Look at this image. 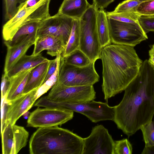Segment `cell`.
I'll return each instance as SVG.
<instances>
[{
	"label": "cell",
	"mask_w": 154,
	"mask_h": 154,
	"mask_svg": "<svg viewBox=\"0 0 154 154\" xmlns=\"http://www.w3.org/2000/svg\"><path fill=\"white\" fill-rule=\"evenodd\" d=\"M124 91L122 100L114 106L113 121L130 137L152 121L154 115V69L147 60Z\"/></svg>",
	"instance_id": "cell-1"
},
{
	"label": "cell",
	"mask_w": 154,
	"mask_h": 154,
	"mask_svg": "<svg viewBox=\"0 0 154 154\" xmlns=\"http://www.w3.org/2000/svg\"><path fill=\"white\" fill-rule=\"evenodd\" d=\"M102 89L104 99L124 91L139 73L143 63L134 47L111 43L101 48Z\"/></svg>",
	"instance_id": "cell-2"
},
{
	"label": "cell",
	"mask_w": 154,
	"mask_h": 154,
	"mask_svg": "<svg viewBox=\"0 0 154 154\" xmlns=\"http://www.w3.org/2000/svg\"><path fill=\"white\" fill-rule=\"evenodd\" d=\"M31 154H82L83 138L54 126L39 128L29 141Z\"/></svg>",
	"instance_id": "cell-3"
},
{
	"label": "cell",
	"mask_w": 154,
	"mask_h": 154,
	"mask_svg": "<svg viewBox=\"0 0 154 154\" xmlns=\"http://www.w3.org/2000/svg\"><path fill=\"white\" fill-rule=\"evenodd\" d=\"M38 107L58 108L72 111L82 114L94 123L103 121H113L114 106L106 103L93 100L84 103H73L51 101L45 96L42 97L34 104Z\"/></svg>",
	"instance_id": "cell-4"
},
{
	"label": "cell",
	"mask_w": 154,
	"mask_h": 154,
	"mask_svg": "<svg viewBox=\"0 0 154 154\" xmlns=\"http://www.w3.org/2000/svg\"><path fill=\"white\" fill-rule=\"evenodd\" d=\"M97 10L92 5L80 19L79 49L85 54L91 62L100 59L102 48L97 27Z\"/></svg>",
	"instance_id": "cell-5"
},
{
	"label": "cell",
	"mask_w": 154,
	"mask_h": 154,
	"mask_svg": "<svg viewBox=\"0 0 154 154\" xmlns=\"http://www.w3.org/2000/svg\"><path fill=\"white\" fill-rule=\"evenodd\" d=\"M51 0H42L29 7H17L15 14L4 25L2 33L5 41H10L23 25L32 22H40L51 16L49 5Z\"/></svg>",
	"instance_id": "cell-6"
},
{
	"label": "cell",
	"mask_w": 154,
	"mask_h": 154,
	"mask_svg": "<svg viewBox=\"0 0 154 154\" xmlns=\"http://www.w3.org/2000/svg\"><path fill=\"white\" fill-rule=\"evenodd\" d=\"M95 62L79 67L64 62L62 56L58 80L56 83L68 86L93 85L99 80L95 67Z\"/></svg>",
	"instance_id": "cell-7"
},
{
	"label": "cell",
	"mask_w": 154,
	"mask_h": 154,
	"mask_svg": "<svg viewBox=\"0 0 154 154\" xmlns=\"http://www.w3.org/2000/svg\"><path fill=\"white\" fill-rule=\"evenodd\" d=\"M108 20L112 43L134 47L148 38L139 23L123 22L108 17Z\"/></svg>",
	"instance_id": "cell-8"
},
{
	"label": "cell",
	"mask_w": 154,
	"mask_h": 154,
	"mask_svg": "<svg viewBox=\"0 0 154 154\" xmlns=\"http://www.w3.org/2000/svg\"><path fill=\"white\" fill-rule=\"evenodd\" d=\"M96 94L93 85L68 86L56 83L45 97L51 101L80 103L94 100Z\"/></svg>",
	"instance_id": "cell-9"
},
{
	"label": "cell",
	"mask_w": 154,
	"mask_h": 154,
	"mask_svg": "<svg viewBox=\"0 0 154 154\" xmlns=\"http://www.w3.org/2000/svg\"><path fill=\"white\" fill-rule=\"evenodd\" d=\"M39 107L31 112L27 121V126L41 128L58 126L72 119L73 112L58 108Z\"/></svg>",
	"instance_id": "cell-10"
},
{
	"label": "cell",
	"mask_w": 154,
	"mask_h": 154,
	"mask_svg": "<svg viewBox=\"0 0 154 154\" xmlns=\"http://www.w3.org/2000/svg\"><path fill=\"white\" fill-rule=\"evenodd\" d=\"M73 19L58 12L39 23L36 38L52 35L60 38L66 45L71 32Z\"/></svg>",
	"instance_id": "cell-11"
},
{
	"label": "cell",
	"mask_w": 154,
	"mask_h": 154,
	"mask_svg": "<svg viewBox=\"0 0 154 154\" xmlns=\"http://www.w3.org/2000/svg\"><path fill=\"white\" fill-rule=\"evenodd\" d=\"M114 141L103 125L95 126L90 135L83 138L82 154H114Z\"/></svg>",
	"instance_id": "cell-12"
},
{
	"label": "cell",
	"mask_w": 154,
	"mask_h": 154,
	"mask_svg": "<svg viewBox=\"0 0 154 154\" xmlns=\"http://www.w3.org/2000/svg\"><path fill=\"white\" fill-rule=\"evenodd\" d=\"M1 134L3 154H17L27 145L29 133L23 127L9 124Z\"/></svg>",
	"instance_id": "cell-13"
},
{
	"label": "cell",
	"mask_w": 154,
	"mask_h": 154,
	"mask_svg": "<svg viewBox=\"0 0 154 154\" xmlns=\"http://www.w3.org/2000/svg\"><path fill=\"white\" fill-rule=\"evenodd\" d=\"M39 88L23 94L7 103L4 126L15 124L18 119L33 106L38 98Z\"/></svg>",
	"instance_id": "cell-14"
},
{
	"label": "cell",
	"mask_w": 154,
	"mask_h": 154,
	"mask_svg": "<svg viewBox=\"0 0 154 154\" xmlns=\"http://www.w3.org/2000/svg\"><path fill=\"white\" fill-rule=\"evenodd\" d=\"M32 54L36 55L44 50L52 57L62 54L66 46L59 38L52 35H45L37 38Z\"/></svg>",
	"instance_id": "cell-15"
},
{
	"label": "cell",
	"mask_w": 154,
	"mask_h": 154,
	"mask_svg": "<svg viewBox=\"0 0 154 154\" xmlns=\"http://www.w3.org/2000/svg\"><path fill=\"white\" fill-rule=\"evenodd\" d=\"M36 38V35H29L18 44L7 48L4 73L7 74L18 61L26 54L30 47L34 44Z\"/></svg>",
	"instance_id": "cell-16"
},
{
	"label": "cell",
	"mask_w": 154,
	"mask_h": 154,
	"mask_svg": "<svg viewBox=\"0 0 154 154\" xmlns=\"http://www.w3.org/2000/svg\"><path fill=\"white\" fill-rule=\"evenodd\" d=\"M91 5L87 0H64L58 12L73 19L80 20Z\"/></svg>",
	"instance_id": "cell-17"
},
{
	"label": "cell",
	"mask_w": 154,
	"mask_h": 154,
	"mask_svg": "<svg viewBox=\"0 0 154 154\" xmlns=\"http://www.w3.org/2000/svg\"><path fill=\"white\" fill-rule=\"evenodd\" d=\"M33 68L10 78V84L5 97L6 103L23 94L29 75Z\"/></svg>",
	"instance_id": "cell-18"
},
{
	"label": "cell",
	"mask_w": 154,
	"mask_h": 154,
	"mask_svg": "<svg viewBox=\"0 0 154 154\" xmlns=\"http://www.w3.org/2000/svg\"><path fill=\"white\" fill-rule=\"evenodd\" d=\"M50 62V60L33 68L29 75L23 94L27 93L36 88H40L43 85Z\"/></svg>",
	"instance_id": "cell-19"
},
{
	"label": "cell",
	"mask_w": 154,
	"mask_h": 154,
	"mask_svg": "<svg viewBox=\"0 0 154 154\" xmlns=\"http://www.w3.org/2000/svg\"><path fill=\"white\" fill-rule=\"evenodd\" d=\"M49 60L43 57L41 53L36 55L25 54L14 65L8 72L7 75L9 78H11L22 72L34 68Z\"/></svg>",
	"instance_id": "cell-20"
},
{
	"label": "cell",
	"mask_w": 154,
	"mask_h": 154,
	"mask_svg": "<svg viewBox=\"0 0 154 154\" xmlns=\"http://www.w3.org/2000/svg\"><path fill=\"white\" fill-rule=\"evenodd\" d=\"M97 27L102 48L112 43L110 36L108 17L104 10H98L97 14Z\"/></svg>",
	"instance_id": "cell-21"
},
{
	"label": "cell",
	"mask_w": 154,
	"mask_h": 154,
	"mask_svg": "<svg viewBox=\"0 0 154 154\" xmlns=\"http://www.w3.org/2000/svg\"><path fill=\"white\" fill-rule=\"evenodd\" d=\"M39 23L37 22H31L22 26L11 40L4 42L7 48L18 44L29 35H35L36 37Z\"/></svg>",
	"instance_id": "cell-22"
},
{
	"label": "cell",
	"mask_w": 154,
	"mask_h": 154,
	"mask_svg": "<svg viewBox=\"0 0 154 154\" xmlns=\"http://www.w3.org/2000/svg\"><path fill=\"white\" fill-rule=\"evenodd\" d=\"M80 43V20L73 19L71 32L65 51L63 57L69 55L79 49Z\"/></svg>",
	"instance_id": "cell-23"
},
{
	"label": "cell",
	"mask_w": 154,
	"mask_h": 154,
	"mask_svg": "<svg viewBox=\"0 0 154 154\" xmlns=\"http://www.w3.org/2000/svg\"><path fill=\"white\" fill-rule=\"evenodd\" d=\"M63 61L67 64L79 67L86 66L91 62L87 56L79 49L63 57Z\"/></svg>",
	"instance_id": "cell-24"
},
{
	"label": "cell",
	"mask_w": 154,
	"mask_h": 154,
	"mask_svg": "<svg viewBox=\"0 0 154 154\" xmlns=\"http://www.w3.org/2000/svg\"><path fill=\"white\" fill-rule=\"evenodd\" d=\"M108 18L127 23H139L138 19L140 16L136 13H116L111 12H106Z\"/></svg>",
	"instance_id": "cell-25"
},
{
	"label": "cell",
	"mask_w": 154,
	"mask_h": 154,
	"mask_svg": "<svg viewBox=\"0 0 154 154\" xmlns=\"http://www.w3.org/2000/svg\"><path fill=\"white\" fill-rule=\"evenodd\" d=\"M145 143V147L154 146V122L151 121L140 128Z\"/></svg>",
	"instance_id": "cell-26"
},
{
	"label": "cell",
	"mask_w": 154,
	"mask_h": 154,
	"mask_svg": "<svg viewBox=\"0 0 154 154\" xmlns=\"http://www.w3.org/2000/svg\"><path fill=\"white\" fill-rule=\"evenodd\" d=\"M143 0H126L120 3L116 8L113 12L136 13L135 9Z\"/></svg>",
	"instance_id": "cell-27"
},
{
	"label": "cell",
	"mask_w": 154,
	"mask_h": 154,
	"mask_svg": "<svg viewBox=\"0 0 154 154\" xmlns=\"http://www.w3.org/2000/svg\"><path fill=\"white\" fill-rule=\"evenodd\" d=\"M132 146L127 138L114 141V154H131Z\"/></svg>",
	"instance_id": "cell-28"
},
{
	"label": "cell",
	"mask_w": 154,
	"mask_h": 154,
	"mask_svg": "<svg viewBox=\"0 0 154 154\" xmlns=\"http://www.w3.org/2000/svg\"><path fill=\"white\" fill-rule=\"evenodd\" d=\"M139 15H154V0H143L135 9Z\"/></svg>",
	"instance_id": "cell-29"
},
{
	"label": "cell",
	"mask_w": 154,
	"mask_h": 154,
	"mask_svg": "<svg viewBox=\"0 0 154 154\" xmlns=\"http://www.w3.org/2000/svg\"><path fill=\"white\" fill-rule=\"evenodd\" d=\"M138 23L141 28L146 34L149 32L154 31V15H140L138 18Z\"/></svg>",
	"instance_id": "cell-30"
},
{
	"label": "cell",
	"mask_w": 154,
	"mask_h": 154,
	"mask_svg": "<svg viewBox=\"0 0 154 154\" xmlns=\"http://www.w3.org/2000/svg\"><path fill=\"white\" fill-rule=\"evenodd\" d=\"M5 14V19L8 20L15 14L18 10L17 7V0H4Z\"/></svg>",
	"instance_id": "cell-31"
},
{
	"label": "cell",
	"mask_w": 154,
	"mask_h": 154,
	"mask_svg": "<svg viewBox=\"0 0 154 154\" xmlns=\"http://www.w3.org/2000/svg\"><path fill=\"white\" fill-rule=\"evenodd\" d=\"M62 55V54H59L56 56L55 59L50 60V65L44 82L43 84L52 76L55 72Z\"/></svg>",
	"instance_id": "cell-32"
},
{
	"label": "cell",
	"mask_w": 154,
	"mask_h": 154,
	"mask_svg": "<svg viewBox=\"0 0 154 154\" xmlns=\"http://www.w3.org/2000/svg\"><path fill=\"white\" fill-rule=\"evenodd\" d=\"M1 81L2 97H5L10 84V78L7 74L4 73L2 75Z\"/></svg>",
	"instance_id": "cell-33"
},
{
	"label": "cell",
	"mask_w": 154,
	"mask_h": 154,
	"mask_svg": "<svg viewBox=\"0 0 154 154\" xmlns=\"http://www.w3.org/2000/svg\"><path fill=\"white\" fill-rule=\"evenodd\" d=\"M115 0H93L92 5L97 10H104Z\"/></svg>",
	"instance_id": "cell-34"
},
{
	"label": "cell",
	"mask_w": 154,
	"mask_h": 154,
	"mask_svg": "<svg viewBox=\"0 0 154 154\" xmlns=\"http://www.w3.org/2000/svg\"><path fill=\"white\" fill-rule=\"evenodd\" d=\"M42 0H26L20 4L18 7H29L33 6Z\"/></svg>",
	"instance_id": "cell-35"
},
{
	"label": "cell",
	"mask_w": 154,
	"mask_h": 154,
	"mask_svg": "<svg viewBox=\"0 0 154 154\" xmlns=\"http://www.w3.org/2000/svg\"><path fill=\"white\" fill-rule=\"evenodd\" d=\"M149 58L148 63L154 69V44L152 46L149 52Z\"/></svg>",
	"instance_id": "cell-36"
},
{
	"label": "cell",
	"mask_w": 154,
	"mask_h": 154,
	"mask_svg": "<svg viewBox=\"0 0 154 154\" xmlns=\"http://www.w3.org/2000/svg\"><path fill=\"white\" fill-rule=\"evenodd\" d=\"M154 153V146L144 147L142 154Z\"/></svg>",
	"instance_id": "cell-37"
},
{
	"label": "cell",
	"mask_w": 154,
	"mask_h": 154,
	"mask_svg": "<svg viewBox=\"0 0 154 154\" xmlns=\"http://www.w3.org/2000/svg\"><path fill=\"white\" fill-rule=\"evenodd\" d=\"M26 0H17L18 3L21 4L24 2H25Z\"/></svg>",
	"instance_id": "cell-38"
}]
</instances>
